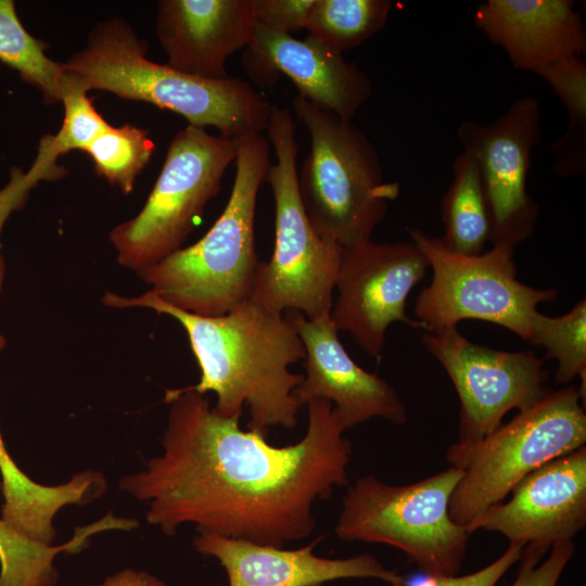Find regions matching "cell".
<instances>
[{
	"label": "cell",
	"mask_w": 586,
	"mask_h": 586,
	"mask_svg": "<svg viewBox=\"0 0 586 586\" xmlns=\"http://www.w3.org/2000/svg\"><path fill=\"white\" fill-rule=\"evenodd\" d=\"M575 545L573 540L551 547L547 560L537 565L542 556L522 550L521 566L512 586H557L558 581L573 557Z\"/></svg>",
	"instance_id": "f1b7e54d"
},
{
	"label": "cell",
	"mask_w": 586,
	"mask_h": 586,
	"mask_svg": "<svg viewBox=\"0 0 586 586\" xmlns=\"http://www.w3.org/2000/svg\"><path fill=\"white\" fill-rule=\"evenodd\" d=\"M154 149L155 144L145 130L126 124L120 127L111 126L85 152L92 158L99 176L128 194Z\"/></svg>",
	"instance_id": "484cf974"
},
{
	"label": "cell",
	"mask_w": 586,
	"mask_h": 586,
	"mask_svg": "<svg viewBox=\"0 0 586 586\" xmlns=\"http://www.w3.org/2000/svg\"><path fill=\"white\" fill-rule=\"evenodd\" d=\"M392 8L390 0H314L305 29L315 40L343 54L381 31Z\"/></svg>",
	"instance_id": "603a6c76"
},
{
	"label": "cell",
	"mask_w": 586,
	"mask_h": 586,
	"mask_svg": "<svg viewBox=\"0 0 586 586\" xmlns=\"http://www.w3.org/2000/svg\"><path fill=\"white\" fill-rule=\"evenodd\" d=\"M88 586H168L156 576L143 571L125 569L107 576L101 584Z\"/></svg>",
	"instance_id": "1f68e13d"
},
{
	"label": "cell",
	"mask_w": 586,
	"mask_h": 586,
	"mask_svg": "<svg viewBox=\"0 0 586 586\" xmlns=\"http://www.w3.org/2000/svg\"><path fill=\"white\" fill-rule=\"evenodd\" d=\"M138 525L136 519L117 518L109 512L99 521L77 527L67 543L52 546L29 539L0 518V586H55L59 574L53 560L58 553L82 550L93 534L110 530L130 531Z\"/></svg>",
	"instance_id": "ffe728a7"
},
{
	"label": "cell",
	"mask_w": 586,
	"mask_h": 586,
	"mask_svg": "<svg viewBox=\"0 0 586 586\" xmlns=\"http://www.w3.org/2000/svg\"><path fill=\"white\" fill-rule=\"evenodd\" d=\"M523 547L510 544L506 551L487 566L471 574L433 576L430 586H495L521 558Z\"/></svg>",
	"instance_id": "4dcf8cb0"
},
{
	"label": "cell",
	"mask_w": 586,
	"mask_h": 586,
	"mask_svg": "<svg viewBox=\"0 0 586 586\" xmlns=\"http://www.w3.org/2000/svg\"><path fill=\"white\" fill-rule=\"evenodd\" d=\"M545 80L562 103L568 127L551 148L553 170L564 178L586 173V63L582 56L558 60L533 72Z\"/></svg>",
	"instance_id": "7402d4cb"
},
{
	"label": "cell",
	"mask_w": 586,
	"mask_h": 586,
	"mask_svg": "<svg viewBox=\"0 0 586 586\" xmlns=\"http://www.w3.org/2000/svg\"><path fill=\"white\" fill-rule=\"evenodd\" d=\"M243 66L255 84L272 87L281 74L298 95L317 107L352 120L373 92L366 72L310 36L304 40L256 24Z\"/></svg>",
	"instance_id": "2e32d148"
},
{
	"label": "cell",
	"mask_w": 586,
	"mask_h": 586,
	"mask_svg": "<svg viewBox=\"0 0 586 586\" xmlns=\"http://www.w3.org/2000/svg\"><path fill=\"white\" fill-rule=\"evenodd\" d=\"M288 316L305 348L306 373L294 391L301 407L314 399L330 402L344 430L372 418L395 424L407 421L405 404L394 387L351 358L339 339V330L330 313L316 319L293 310Z\"/></svg>",
	"instance_id": "9a60e30c"
},
{
	"label": "cell",
	"mask_w": 586,
	"mask_h": 586,
	"mask_svg": "<svg viewBox=\"0 0 586 586\" xmlns=\"http://www.w3.org/2000/svg\"><path fill=\"white\" fill-rule=\"evenodd\" d=\"M585 402L577 387L549 391L507 423L474 442L447 449L449 467L462 471L449 501L454 522L466 527L504 501L527 474L586 443Z\"/></svg>",
	"instance_id": "8992f818"
},
{
	"label": "cell",
	"mask_w": 586,
	"mask_h": 586,
	"mask_svg": "<svg viewBox=\"0 0 586 586\" xmlns=\"http://www.w3.org/2000/svg\"><path fill=\"white\" fill-rule=\"evenodd\" d=\"M103 304L115 308L144 307L176 319L184 329L201 370L191 387L216 394L220 416L250 411L249 430L267 436L269 429H293L301 405L294 391L304 374L290 366L305 358V348L288 315L251 300L229 313L206 317L177 308L151 290L135 297L106 292Z\"/></svg>",
	"instance_id": "7a4b0ae2"
},
{
	"label": "cell",
	"mask_w": 586,
	"mask_h": 586,
	"mask_svg": "<svg viewBox=\"0 0 586 586\" xmlns=\"http://www.w3.org/2000/svg\"><path fill=\"white\" fill-rule=\"evenodd\" d=\"M253 0H162L156 33L167 65L183 74L225 79L227 59L252 41Z\"/></svg>",
	"instance_id": "ac0fdd59"
},
{
	"label": "cell",
	"mask_w": 586,
	"mask_h": 586,
	"mask_svg": "<svg viewBox=\"0 0 586 586\" xmlns=\"http://www.w3.org/2000/svg\"><path fill=\"white\" fill-rule=\"evenodd\" d=\"M46 44L21 23L12 0H0V61L43 94L48 103L61 101L64 64L44 54Z\"/></svg>",
	"instance_id": "cb8c5ba5"
},
{
	"label": "cell",
	"mask_w": 586,
	"mask_h": 586,
	"mask_svg": "<svg viewBox=\"0 0 586 586\" xmlns=\"http://www.w3.org/2000/svg\"><path fill=\"white\" fill-rule=\"evenodd\" d=\"M320 538L297 549H283L245 539L199 532L198 552L216 558L227 572L229 586H322L340 578H377L406 586L404 577L385 568L373 555L328 559L314 553Z\"/></svg>",
	"instance_id": "e0dca14e"
},
{
	"label": "cell",
	"mask_w": 586,
	"mask_h": 586,
	"mask_svg": "<svg viewBox=\"0 0 586 586\" xmlns=\"http://www.w3.org/2000/svg\"><path fill=\"white\" fill-rule=\"evenodd\" d=\"M474 23L515 69L534 72L586 52L584 20L572 0H486Z\"/></svg>",
	"instance_id": "d6986e66"
},
{
	"label": "cell",
	"mask_w": 586,
	"mask_h": 586,
	"mask_svg": "<svg viewBox=\"0 0 586 586\" xmlns=\"http://www.w3.org/2000/svg\"><path fill=\"white\" fill-rule=\"evenodd\" d=\"M408 233L432 269L430 283L415 302V319L425 332L473 319L498 324L527 341L538 305L558 297L556 289H536L518 280L511 247L492 245L479 255H462L419 228Z\"/></svg>",
	"instance_id": "30bf717a"
},
{
	"label": "cell",
	"mask_w": 586,
	"mask_h": 586,
	"mask_svg": "<svg viewBox=\"0 0 586 586\" xmlns=\"http://www.w3.org/2000/svg\"><path fill=\"white\" fill-rule=\"evenodd\" d=\"M87 91L100 89L143 101L183 116L189 125L215 127L219 136L241 141L266 131L272 104L240 78L206 79L146 58V44L126 22L100 23L88 44L65 64Z\"/></svg>",
	"instance_id": "3957f363"
},
{
	"label": "cell",
	"mask_w": 586,
	"mask_h": 586,
	"mask_svg": "<svg viewBox=\"0 0 586 586\" xmlns=\"http://www.w3.org/2000/svg\"><path fill=\"white\" fill-rule=\"evenodd\" d=\"M442 243L451 252L479 255L491 240V219L477 165L466 151L453 163V179L441 201Z\"/></svg>",
	"instance_id": "44dd1931"
},
{
	"label": "cell",
	"mask_w": 586,
	"mask_h": 586,
	"mask_svg": "<svg viewBox=\"0 0 586 586\" xmlns=\"http://www.w3.org/2000/svg\"><path fill=\"white\" fill-rule=\"evenodd\" d=\"M266 131L276 155L265 178L275 201V245L270 259L260 263L251 301L316 319L331 313L343 249L321 239L304 212L291 111L272 105Z\"/></svg>",
	"instance_id": "52a82bcc"
},
{
	"label": "cell",
	"mask_w": 586,
	"mask_h": 586,
	"mask_svg": "<svg viewBox=\"0 0 586 586\" xmlns=\"http://www.w3.org/2000/svg\"><path fill=\"white\" fill-rule=\"evenodd\" d=\"M239 144L192 125L173 138L143 208L110 233L120 266L137 272L181 249L218 193Z\"/></svg>",
	"instance_id": "9c48e42d"
},
{
	"label": "cell",
	"mask_w": 586,
	"mask_h": 586,
	"mask_svg": "<svg viewBox=\"0 0 586 586\" xmlns=\"http://www.w3.org/2000/svg\"><path fill=\"white\" fill-rule=\"evenodd\" d=\"M422 344L444 368L458 394V441L483 438L510 410H523L550 391L544 359L534 351L494 349L471 342L457 327L424 332Z\"/></svg>",
	"instance_id": "8fae6325"
},
{
	"label": "cell",
	"mask_w": 586,
	"mask_h": 586,
	"mask_svg": "<svg viewBox=\"0 0 586 586\" xmlns=\"http://www.w3.org/2000/svg\"><path fill=\"white\" fill-rule=\"evenodd\" d=\"M296 117L310 137V148L297 189L306 217L324 241L342 249L371 239L399 195V184L384 180L377 149L352 123L311 104L292 99Z\"/></svg>",
	"instance_id": "5b68a950"
},
{
	"label": "cell",
	"mask_w": 586,
	"mask_h": 586,
	"mask_svg": "<svg viewBox=\"0 0 586 586\" xmlns=\"http://www.w3.org/2000/svg\"><path fill=\"white\" fill-rule=\"evenodd\" d=\"M5 337L0 334V352L5 346ZM0 473L2 485L5 487H16L25 480V473L17 467L9 455L4 442L0 434Z\"/></svg>",
	"instance_id": "d6a6232c"
},
{
	"label": "cell",
	"mask_w": 586,
	"mask_h": 586,
	"mask_svg": "<svg viewBox=\"0 0 586 586\" xmlns=\"http://www.w3.org/2000/svg\"><path fill=\"white\" fill-rule=\"evenodd\" d=\"M164 402L163 454L119 486L148 506V522L166 535L193 523L199 532L282 547L308 537L314 504L347 482L352 444L326 399L306 404L305 435L281 447L243 431L240 417L218 415L191 386L166 390Z\"/></svg>",
	"instance_id": "6da1fadb"
},
{
	"label": "cell",
	"mask_w": 586,
	"mask_h": 586,
	"mask_svg": "<svg viewBox=\"0 0 586 586\" xmlns=\"http://www.w3.org/2000/svg\"><path fill=\"white\" fill-rule=\"evenodd\" d=\"M428 259L412 241L378 243L372 239L343 249L331 318L371 357L379 358L394 322L421 324L406 314L411 290L425 277Z\"/></svg>",
	"instance_id": "4fadbf2b"
},
{
	"label": "cell",
	"mask_w": 586,
	"mask_h": 586,
	"mask_svg": "<svg viewBox=\"0 0 586 586\" xmlns=\"http://www.w3.org/2000/svg\"><path fill=\"white\" fill-rule=\"evenodd\" d=\"M527 342L546 351L547 359H556V379L568 384L578 377V388L585 400L586 390V301L581 300L566 314L550 317L536 311L532 318Z\"/></svg>",
	"instance_id": "d4e9b609"
},
{
	"label": "cell",
	"mask_w": 586,
	"mask_h": 586,
	"mask_svg": "<svg viewBox=\"0 0 586 586\" xmlns=\"http://www.w3.org/2000/svg\"><path fill=\"white\" fill-rule=\"evenodd\" d=\"M56 154L51 135H46L41 138L38 153L28 170L24 171L21 168H12L10 171L9 182L0 189V233L10 215L21 209L30 191L41 180L59 179L64 176L63 167L56 165ZM5 266L0 254V293L4 279Z\"/></svg>",
	"instance_id": "83f0119b"
},
{
	"label": "cell",
	"mask_w": 586,
	"mask_h": 586,
	"mask_svg": "<svg viewBox=\"0 0 586 586\" xmlns=\"http://www.w3.org/2000/svg\"><path fill=\"white\" fill-rule=\"evenodd\" d=\"M511 493L510 500L488 507L468 531L500 533L540 556L573 540L586 525V446L540 466Z\"/></svg>",
	"instance_id": "5bb4252c"
},
{
	"label": "cell",
	"mask_w": 586,
	"mask_h": 586,
	"mask_svg": "<svg viewBox=\"0 0 586 586\" xmlns=\"http://www.w3.org/2000/svg\"><path fill=\"white\" fill-rule=\"evenodd\" d=\"M61 101L64 104L63 124L56 135H51L59 156L72 150L85 151L98 136L112 126L95 110L80 81L66 71Z\"/></svg>",
	"instance_id": "4316f807"
},
{
	"label": "cell",
	"mask_w": 586,
	"mask_h": 586,
	"mask_svg": "<svg viewBox=\"0 0 586 586\" xmlns=\"http://www.w3.org/2000/svg\"><path fill=\"white\" fill-rule=\"evenodd\" d=\"M457 138L480 171L491 219L489 242L514 250L533 233L539 215L527 192L532 152L542 139L539 100L518 98L488 124L463 122Z\"/></svg>",
	"instance_id": "7c38bea8"
},
{
	"label": "cell",
	"mask_w": 586,
	"mask_h": 586,
	"mask_svg": "<svg viewBox=\"0 0 586 586\" xmlns=\"http://www.w3.org/2000/svg\"><path fill=\"white\" fill-rule=\"evenodd\" d=\"M269 144L263 135L241 140L232 190L212 228L196 243L136 272L161 300L206 317L251 300L262 263L254 225L258 191L270 166Z\"/></svg>",
	"instance_id": "277c9868"
},
{
	"label": "cell",
	"mask_w": 586,
	"mask_h": 586,
	"mask_svg": "<svg viewBox=\"0 0 586 586\" xmlns=\"http://www.w3.org/2000/svg\"><path fill=\"white\" fill-rule=\"evenodd\" d=\"M461 476L454 467L408 485L361 476L343 499L335 533L346 542L395 547L430 577L456 575L471 535L449 514Z\"/></svg>",
	"instance_id": "ba28073f"
},
{
	"label": "cell",
	"mask_w": 586,
	"mask_h": 586,
	"mask_svg": "<svg viewBox=\"0 0 586 586\" xmlns=\"http://www.w3.org/2000/svg\"><path fill=\"white\" fill-rule=\"evenodd\" d=\"M314 0H253L257 25L291 35L306 28Z\"/></svg>",
	"instance_id": "f546056e"
}]
</instances>
